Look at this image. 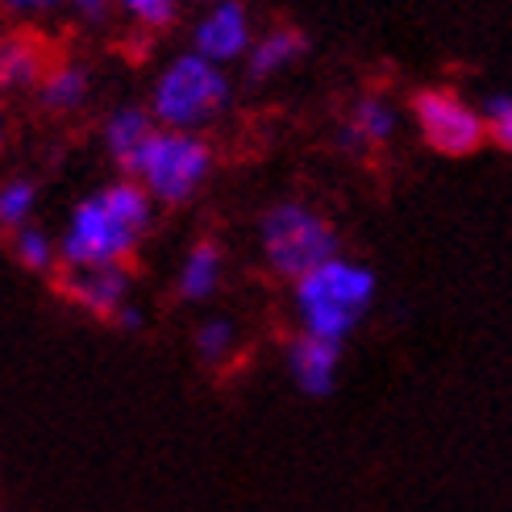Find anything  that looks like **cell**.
I'll return each mask as SVG.
<instances>
[{"instance_id": "obj_21", "label": "cell", "mask_w": 512, "mask_h": 512, "mask_svg": "<svg viewBox=\"0 0 512 512\" xmlns=\"http://www.w3.org/2000/svg\"><path fill=\"white\" fill-rule=\"evenodd\" d=\"M63 13H71L80 25L96 30V25H109L117 17V0H63Z\"/></svg>"}, {"instance_id": "obj_13", "label": "cell", "mask_w": 512, "mask_h": 512, "mask_svg": "<svg viewBox=\"0 0 512 512\" xmlns=\"http://www.w3.org/2000/svg\"><path fill=\"white\" fill-rule=\"evenodd\" d=\"M155 134H159V121H155V113L146 109V100L142 105L138 100H121V105H113L105 117H100V130H96L100 150L109 155L117 175H134L146 142Z\"/></svg>"}, {"instance_id": "obj_8", "label": "cell", "mask_w": 512, "mask_h": 512, "mask_svg": "<svg viewBox=\"0 0 512 512\" xmlns=\"http://www.w3.org/2000/svg\"><path fill=\"white\" fill-rule=\"evenodd\" d=\"M59 292L71 309L84 317L113 325V317L134 300V267L113 263V267H80V271H59Z\"/></svg>"}, {"instance_id": "obj_11", "label": "cell", "mask_w": 512, "mask_h": 512, "mask_svg": "<svg viewBox=\"0 0 512 512\" xmlns=\"http://www.w3.org/2000/svg\"><path fill=\"white\" fill-rule=\"evenodd\" d=\"M50 63H55V55H50V42L38 30H30L25 21L9 25V30L0 34V100L34 96Z\"/></svg>"}, {"instance_id": "obj_25", "label": "cell", "mask_w": 512, "mask_h": 512, "mask_svg": "<svg viewBox=\"0 0 512 512\" xmlns=\"http://www.w3.org/2000/svg\"><path fill=\"white\" fill-rule=\"evenodd\" d=\"M188 5H200L204 9V5H217V0H188Z\"/></svg>"}, {"instance_id": "obj_17", "label": "cell", "mask_w": 512, "mask_h": 512, "mask_svg": "<svg viewBox=\"0 0 512 512\" xmlns=\"http://www.w3.org/2000/svg\"><path fill=\"white\" fill-rule=\"evenodd\" d=\"M9 250H13V263L25 271V275H59L63 271V254H59V234H50L42 225H25L9 238Z\"/></svg>"}, {"instance_id": "obj_2", "label": "cell", "mask_w": 512, "mask_h": 512, "mask_svg": "<svg viewBox=\"0 0 512 512\" xmlns=\"http://www.w3.org/2000/svg\"><path fill=\"white\" fill-rule=\"evenodd\" d=\"M288 296L300 334H317L346 346L375 309L379 275L363 259L338 254V259H329L317 271L300 275L296 284H288Z\"/></svg>"}, {"instance_id": "obj_23", "label": "cell", "mask_w": 512, "mask_h": 512, "mask_svg": "<svg viewBox=\"0 0 512 512\" xmlns=\"http://www.w3.org/2000/svg\"><path fill=\"white\" fill-rule=\"evenodd\" d=\"M113 329H117V334H142V329H146V313H142V304H125V309L113 317Z\"/></svg>"}, {"instance_id": "obj_3", "label": "cell", "mask_w": 512, "mask_h": 512, "mask_svg": "<svg viewBox=\"0 0 512 512\" xmlns=\"http://www.w3.org/2000/svg\"><path fill=\"white\" fill-rule=\"evenodd\" d=\"M146 109L155 113L163 130L209 134L234 109V75H229V67L196 55L188 46L155 71L146 92Z\"/></svg>"}, {"instance_id": "obj_19", "label": "cell", "mask_w": 512, "mask_h": 512, "mask_svg": "<svg viewBox=\"0 0 512 512\" xmlns=\"http://www.w3.org/2000/svg\"><path fill=\"white\" fill-rule=\"evenodd\" d=\"M184 0H117V17H125L142 34H167L175 30Z\"/></svg>"}, {"instance_id": "obj_24", "label": "cell", "mask_w": 512, "mask_h": 512, "mask_svg": "<svg viewBox=\"0 0 512 512\" xmlns=\"http://www.w3.org/2000/svg\"><path fill=\"white\" fill-rule=\"evenodd\" d=\"M9 150V117H5V109H0V155Z\"/></svg>"}, {"instance_id": "obj_6", "label": "cell", "mask_w": 512, "mask_h": 512, "mask_svg": "<svg viewBox=\"0 0 512 512\" xmlns=\"http://www.w3.org/2000/svg\"><path fill=\"white\" fill-rule=\"evenodd\" d=\"M408 117H413L421 142L442 159H467L488 146V121L471 96L446 84H429L408 96Z\"/></svg>"}, {"instance_id": "obj_15", "label": "cell", "mask_w": 512, "mask_h": 512, "mask_svg": "<svg viewBox=\"0 0 512 512\" xmlns=\"http://www.w3.org/2000/svg\"><path fill=\"white\" fill-rule=\"evenodd\" d=\"M225 271H229V259H225V242L217 234H200L184 259H179V271H175V300L179 304H209L217 300L221 284H225Z\"/></svg>"}, {"instance_id": "obj_20", "label": "cell", "mask_w": 512, "mask_h": 512, "mask_svg": "<svg viewBox=\"0 0 512 512\" xmlns=\"http://www.w3.org/2000/svg\"><path fill=\"white\" fill-rule=\"evenodd\" d=\"M483 121H488V146L512 155V92H488L479 100Z\"/></svg>"}, {"instance_id": "obj_22", "label": "cell", "mask_w": 512, "mask_h": 512, "mask_svg": "<svg viewBox=\"0 0 512 512\" xmlns=\"http://www.w3.org/2000/svg\"><path fill=\"white\" fill-rule=\"evenodd\" d=\"M0 13L9 21H42L50 13H63V0H0Z\"/></svg>"}, {"instance_id": "obj_7", "label": "cell", "mask_w": 512, "mask_h": 512, "mask_svg": "<svg viewBox=\"0 0 512 512\" xmlns=\"http://www.w3.org/2000/svg\"><path fill=\"white\" fill-rule=\"evenodd\" d=\"M400 134V109L388 92H358L350 105H346V117L334 130V150L346 159H371V155H383Z\"/></svg>"}, {"instance_id": "obj_14", "label": "cell", "mask_w": 512, "mask_h": 512, "mask_svg": "<svg viewBox=\"0 0 512 512\" xmlns=\"http://www.w3.org/2000/svg\"><path fill=\"white\" fill-rule=\"evenodd\" d=\"M92 96H96V71L84 59H55L30 100H34L38 117L71 121L92 105Z\"/></svg>"}, {"instance_id": "obj_5", "label": "cell", "mask_w": 512, "mask_h": 512, "mask_svg": "<svg viewBox=\"0 0 512 512\" xmlns=\"http://www.w3.org/2000/svg\"><path fill=\"white\" fill-rule=\"evenodd\" d=\"M213 171H217V150L209 134L163 130L159 125V134L146 142L130 179H138L159 209H184L209 188Z\"/></svg>"}, {"instance_id": "obj_9", "label": "cell", "mask_w": 512, "mask_h": 512, "mask_svg": "<svg viewBox=\"0 0 512 512\" xmlns=\"http://www.w3.org/2000/svg\"><path fill=\"white\" fill-rule=\"evenodd\" d=\"M254 34L259 30H254V13L246 0H217V5H204L200 17L192 21L188 46L221 67H234L246 59Z\"/></svg>"}, {"instance_id": "obj_10", "label": "cell", "mask_w": 512, "mask_h": 512, "mask_svg": "<svg viewBox=\"0 0 512 512\" xmlns=\"http://www.w3.org/2000/svg\"><path fill=\"white\" fill-rule=\"evenodd\" d=\"M342 354L346 346L342 342H329V338H317V334H296L288 338L284 346V371L292 379V388L309 400H325L334 396L338 388V375H342Z\"/></svg>"}, {"instance_id": "obj_12", "label": "cell", "mask_w": 512, "mask_h": 512, "mask_svg": "<svg viewBox=\"0 0 512 512\" xmlns=\"http://www.w3.org/2000/svg\"><path fill=\"white\" fill-rule=\"evenodd\" d=\"M313 55V38L292 21H275L267 30L254 34L246 59H242V80L246 84H271L279 75H288L296 63H304Z\"/></svg>"}, {"instance_id": "obj_18", "label": "cell", "mask_w": 512, "mask_h": 512, "mask_svg": "<svg viewBox=\"0 0 512 512\" xmlns=\"http://www.w3.org/2000/svg\"><path fill=\"white\" fill-rule=\"evenodd\" d=\"M34 213H38V179L34 175L0 179V234L13 238L17 229L34 225Z\"/></svg>"}, {"instance_id": "obj_1", "label": "cell", "mask_w": 512, "mask_h": 512, "mask_svg": "<svg viewBox=\"0 0 512 512\" xmlns=\"http://www.w3.org/2000/svg\"><path fill=\"white\" fill-rule=\"evenodd\" d=\"M159 217V204L130 175H117L109 184L92 188L88 196L75 200L67 213V225L59 234L63 271L80 267H113L134 263V254L150 238Z\"/></svg>"}, {"instance_id": "obj_16", "label": "cell", "mask_w": 512, "mask_h": 512, "mask_svg": "<svg viewBox=\"0 0 512 512\" xmlns=\"http://www.w3.org/2000/svg\"><path fill=\"white\" fill-rule=\"evenodd\" d=\"M242 350V325L229 313H209L192 329V354L204 371H225Z\"/></svg>"}, {"instance_id": "obj_4", "label": "cell", "mask_w": 512, "mask_h": 512, "mask_svg": "<svg viewBox=\"0 0 512 512\" xmlns=\"http://www.w3.org/2000/svg\"><path fill=\"white\" fill-rule=\"evenodd\" d=\"M254 246L267 275L296 284L300 275L317 271L321 263L342 254V234L334 217L313 209L309 200H275L254 221Z\"/></svg>"}]
</instances>
